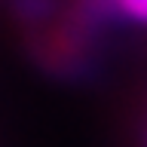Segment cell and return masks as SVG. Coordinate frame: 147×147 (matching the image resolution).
Listing matches in <instances>:
<instances>
[{"mask_svg": "<svg viewBox=\"0 0 147 147\" xmlns=\"http://www.w3.org/2000/svg\"><path fill=\"white\" fill-rule=\"evenodd\" d=\"M117 16H123L132 25L147 28V0H104Z\"/></svg>", "mask_w": 147, "mask_h": 147, "instance_id": "obj_1", "label": "cell"}, {"mask_svg": "<svg viewBox=\"0 0 147 147\" xmlns=\"http://www.w3.org/2000/svg\"><path fill=\"white\" fill-rule=\"evenodd\" d=\"M144 147H147V132H144Z\"/></svg>", "mask_w": 147, "mask_h": 147, "instance_id": "obj_2", "label": "cell"}, {"mask_svg": "<svg viewBox=\"0 0 147 147\" xmlns=\"http://www.w3.org/2000/svg\"><path fill=\"white\" fill-rule=\"evenodd\" d=\"M101 3H104V0H101Z\"/></svg>", "mask_w": 147, "mask_h": 147, "instance_id": "obj_3", "label": "cell"}]
</instances>
